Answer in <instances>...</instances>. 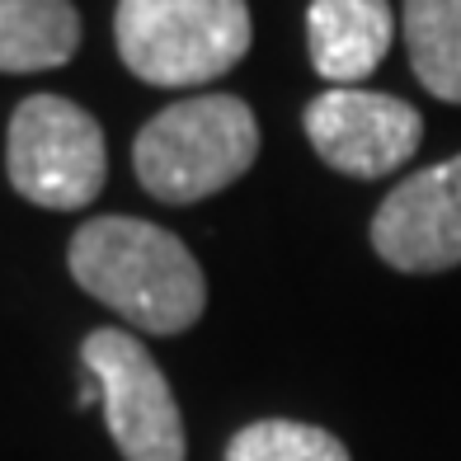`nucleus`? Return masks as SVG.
I'll return each mask as SVG.
<instances>
[{
  "mask_svg": "<svg viewBox=\"0 0 461 461\" xmlns=\"http://www.w3.org/2000/svg\"><path fill=\"white\" fill-rule=\"evenodd\" d=\"M71 278L141 334H184L207 306V278L179 236L137 217H95L71 236Z\"/></svg>",
  "mask_w": 461,
  "mask_h": 461,
  "instance_id": "obj_1",
  "label": "nucleus"
},
{
  "mask_svg": "<svg viewBox=\"0 0 461 461\" xmlns=\"http://www.w3.org/2000/svg\"><path fill=\"white\" fill-rule=\"evenodd\" d=\"M259 156V122L236 95H188L132 141V170L160 203H203L236 184Z\"/></svg>",
  "mask_w": 461,
  "mask_h": 461,
  "instance_id": "obj_2",
  "label": "nucleus"
},
{
  "mask_svg": "<svg viewBox=\"0 0 461 461\" xmlns=\"http://www.w3.org/2000/svg\"><path fill=\"white\" fill-rule=\"evenodd\" d=\"M118 57L146 86H207L249 52L245 0H118Z\"/></svg>",
  "mask_w": 461,
  "mask_h": 461,
  "instance_id": "obj_3",
  "label": "nucleus"
},
{
  "mask_svg": "<svg viewBox=\"0 0 461 461\" xmlns=\"http://www.w3.org/2000/svg\"><path fill=\"white\" fill-rule=\"evenodd\" d=\"M5 175L19 198L48 212H76L109 179V141L95 113L61 95H29L10 118Z\"/></svg>",
  "mask_w": 461,
  "mask_h": 461,
  "instance_id": "obj_4",
  "label": "nucleus"
},
{
  "mask_svg": "<svg viewBox=\"0 0 461 461\" xmlns=\"http://www.w3.org/2000/svg\"><path fill=\"white\" fill-rule=\"evenodd\" d=\"M86 376L99 386L104 424H109L122 461H184L179 401L156 358L128 330H90L80 344Z\"/></svg>",
  "mask_w": 461,
  "mask_h": 461,
  "instance_id": "obj_5",
  "label": "nucleus"
},
{
  "mask_svg": "<svg viewBox=\"0 0 461 461\" xmlns=\"http://www.w3.org/2000/svg\"><path fill=\"white\" fill-rule=\"evenodd\" d=\"M306 137L316 156L348 179H382L419 151L424 118L414 104L376 90H325L306 104Z\"/></svg>",
  "mask_w": 461,
  "mask_h": 461,
  "instance_id": "obj_6",
  "label": "nucleus"
},
{
  "mask_svg": "<svg viewBox=\"0 0 461 461\" xmlns=\"http://www.w3.org/2000/svg\"><path fill=\"white\" fill-rule=\"evenodd\" d=\"M372 249L401 274L461 264V156L395 184L372 217Z\"/></svg>",
  "mask_w": 461,
  "mask_h": 461,
  "instance_id": "obj_7",
  "label": "nucleus"
},
{
  "mask_svg": "<svg viewBox=\"0 0 461 461\" xmlns=\"http://www.w3.org/2000/svg\"><path fill=\"white\" fill-rule=\"evenodd\" d=\"M395 38V10L386 0H311L306 48L334 90H353L386 61Z\"/></svg>",
  "mask_w": 461,
  "mask_h": 461,
  "instance_id": "obj_8",
  "label": "nucleus"
},
{
  "mask_svg": "<svg viewBox=\"0 0 461 461\" xmlns=\"http://www.w3.org/2000/svg\"><path fill=\"white\" fill-rule=\"evenodd\" d=\"M80 48L71 0H0V71L29 76L67 67Z\"/></svg>",
  "mask_w": 461,
  "mask_h": 461,
  "instance_id": "obj_9",
  "label": "nucleus"
},
{
  "mask_svg": "<svg viewBox=\"0 0 461 461\" xmlns=\"http://www.w3.org/2000/svg\"><path fill=\"white\" fill-rule=\"evenodd\" d=\"M401 29L419 86L461 104V0H405Z\"/></svg>",
  "mask_w": 461,
  "mask_h": 461,
  "instance_id": "obj_10",
  "label": "nucleus"
},
{
  "mask_svg": "<svg viewBox=\"0 0 461 461\" xmlns=\"http://www.w3.org/2000/svg\"><path fill=\"white\" fill-rule=\"evenodd\" d=\"M226 461H353L330 429L297 419H255L226 443Z\"/></svg>",
  "mask_w": 461,
  "mask_h": 461,
  "instance_id": "obj_11",
  "label": "nucleus"
}]
</instances>
